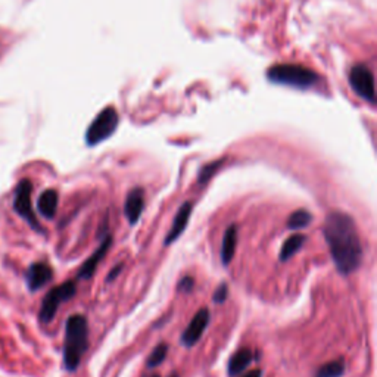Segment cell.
I'll return each instance as SVG.
<instances>
[{"mask_svg": "<svg viewBox=\"0 0 377 377\" xmlns=\"http://www.w3.org/2000/svg\"><path fill=\"white\" fill-rule=\"evenodd\" d=\"M223 164V161H217V162H211L205 165L204 169L199 171V175H197V183L199 184H205L211 177L215 174V171L218 170V166Z\"/></svg>", "mask_w": 377, "mask_h": 377, "instance_id": "20", "label": "cell"}, {"mask_svg": "<svg viewBox=\"0 0 377 377\" xmlns=\"http://www.w3.org/2000/svg\"><path fill=\"white\" fill-rule=\"evenodd\" d=\"M209 319L211 317H209L208 308L199 310L195 314V317L192 319L191 323H188V326L186 327V330L182 334V343L186 348H192L199 341H201L202 334L205 333L208 324H209Z\"/></svg>", "mask_w": 377, "mask_h": 377, "instance_id": "8", "label": "cell"}, {"mask_svg": "<svg viewBox=\"0 0 377 377\" xmlns=\"http://www.w3.org/2000/svg\"><path fill=\"white\" fill-rule=\"evenodd\" d=\"M323 233L339 273L343 276L354 273L361 266L363 246L352 217L339 211L330 213L324 222Z\"/></svg>", "mask_w": 377, "mask_h": 377, "instance_id": "1", "label": "cell"}, {"mask_svg": "<svg viewBox=\"0 0 377 377\" xmlns=\"http://www.w3.org/2000/svg\"><path fill=\"white\" fill-rule=\"evenodd\" d=\"M227 295H228V288L226 283H223V285H219L217 288V290L214 292V295H213V301L215 303H223L226 299H227Z\"/></svg>", "mask_w": 377, "mask_h": 377, "instance_id": "21", "label": "cell"}, {"mask_svg": "<svg viewBox=\"0 0 377 377\" xmlns=\"http://www.w3.org/2000/svg\"><path fill=\"white\" fill-rule=\"evenodd\" d=\"M146 377H161L160 374H149V376H146Z\"/></svg>", "mask_w": 377, "mask_h": 377, "instance_id": "25", "label": "cell"}, {"mask_svg": "<svg viewBox=\"0 0 377 377\" xmlns=\"http://www.w3.org/2000/svg\"><path fill=\"white\" fill-rule=\"evenodd\" d=\"M254 361V352L248 349V348H242L239 349L236 354L232 355V358L228 361L227 365V371L230 377H235L237 374H240L242 371H245L250 363Z\"/></svg>", "mask_w": 377, "mask_h": 377, "instance_id": "13", "label": "cell"}, {"mask_svg": "<svg viewBox=\"0 0 377 377\" xmlns=\"http://www.w3.org/2000/svg\"><path fill=\"white\" fill-rule=\"evenodd\" d=\"M237 226L232 224L228 226L226 233L223 236V244H222V263L224 267H227L235 257L236 246H237Z\"/></svg>", "mask_w": 377, "mask_h": 377, "instance_id": "14", "label": "cell"}, {"mask_svg": "<svg viewBox=\"0 0 377 377\" xmlns=\"http://www.w3.org/2000/svg\"><path fill=\"white\" fill-rule=\"evenodd\" d=\"M89 348V326L81 314L68 317L65 324L64 365L68 371H76Z\"/></svg>", "mask_w": 377, "mask_h": 377, "instance_id": "2", "label": "cell"}, {"mask_svg": "<svg viewBox=\"0 0 377 377\" xmlns=\"http://www.w3.org/2000/svg\"><path fill=\"white\" fill-rule=\"evenodd\" d=\"M121 271H122V264H117V266H115L112 270H111V273L108 274V277H107V281L108 283H111V281H114L115 279H117L118 276H120V273H121Z\"/></svg>", "mask_w": 377, "mask_h": 377, "instance_id": "23", "label": "cell"}, {"mask_svg": "<svg viewBox=\"0 0 377 377\" xmlns=\"http://www.w3.org/2000/svg\"><path fill=\"white\" fill-rule=\"evenodd\" d=\"M312 219V215L305 211V209H298V211L292 213L289 219H288V228L290 230H301L303 227H307Z\"/></svg>", "mask_w": 377, "mask_h": 377, "instance_id": "18", "label": "cell"}, {"mask_svg": "<svg viewBox=\"0 0 377 377\" xmlns=\"http://www.w3.org/2000/svg\"><path fill=\"white\" fill-rule=\"evenodd\" d=\"M58 202H59L58 192L54 191V188H47V191H45L40 195L37 201V208L40 214L47 219H52L56 215Z\"/></svg>", "mask_w": 377, "mask_h": 377, "instance_id": "15", "label": "cell"}, {"mask_svg": "<svg viewBox=\"0 0 377 377\" xmlns=\"http://www.w3.org/2000/svg\"><path fill=\"white\" fill-rule=\"evenodd\" d=\"M349 83L360 98L374 103V77L367 67L355 65L349 72Z\"/></svg>", "mask_w": 377, "mask_h": 377, "instance_id": "7", "label": "cell"}, {"mask_svg": "<svg viewBox=\"0 0 377 377\" xmlns=\"http://www.w3.org/2000/svg\"><path fill=\"white\" fill-rule=\"evenodd\" d=\"M193 286H195V280H193V277L186 276V277H183V279L179 281V285H177V290L187 293V292H191V290L193 289Z\"/></svg>", "mask_w": 377, "mask_h": 377, "instance_id": "22", "label": "cell"}, {"mask_svg": "<svg viewBox=\"0 0 377 377\" xmlns=\"http://www.w3.org/2000/svg\"><path fill=\"white\" fill-rule=\"evenodd\" d=\"M31 192H33V184H31V182L27 179L21 180L15 191L14 209L17 211V214L23 217L25 222L36 230V232H41L43 227L40 226V223L36 218L33 204H31Z\"/></svg>", "mask_w": 377, "mask_h": 377, "instance_id": "6", "label": "cell"}, {"mask_svg": "<svg viewBox=\"0 0 377 377\" xmlns=\"http://www.w3.org/2000/svg\"><path fill=\"white\" fill-rule=\"evenodd\" d=\"M118 125V114L114 108L103 109L94 121L90 124V127L86 133V142L89 146H96L100 142L107 140L117 130Z\"/></svg>", "mask_w": 377, "mask_h": 377, "instance_id": "5", "label": "cell"}, {"mask_svg": "<svg viewBox=\"0 0 377 377\" xmlns=\"http://www.w3.org/2000/svg\"><path fill=\"white\" fill-rule=\"evenodd\" d=\"M170 377H179V374H177V373H173Z\"/></svg>", "mask_w": 377, "mask_h": 377, "instance_id": "26", "label": "cell"}, {"mask_svg": "<svg viewBox=\"0 0 377 377\" xmlns=\"http://www.w3.org/2000/svg\"><path fill=\"white\" fill-rule=\"evenodd\" d=\"M267 77L276 83V85H285L290 87L298 89H307L317 85L319 76L316 72L303 68L301 65H276L270 68L267 72Z\"/></svg>", "mask_w": 377, "mask_h": 377, "instance_id": "3", "label": "cell"}, {"mask_svg": "<svg viewBox=\"0 0 377 377\" xmlns=\"http://www.w3.org/2000/svg\"><path fill=\"white\" fill-rule=\"evenodd\" d=\"M192 211H193V204L192 202H184L180 206L179 213H177L175 217H174V222H173V226L170 228L169 235L165 236V240H164L165 246L171 245L173 242H175V240L183 235V232L186 230V226L188 223V218H191V215H192Z\"/></svg>", "mask_w": 377, "mask_h": 377, "instance_id": "10", "label": "cell"}, {"mask_svg": "<svg viewBox=\"0 0 377 377\" xmlns=\"http://www.w3.org/2000/svg\"><path fill=\"white\" fill-rule=\"evenodd\" d=\"M166 354H169V345L160 343L158 347H156L152 351V354L149 355V358H148V363H146V365H148L149 369L158 367V365H161L164 363V360L166 358Z\"/></svg>", "mask_w": 377, "mask_h": 377, "instance_id": "19", "label": "cell"}, {"mask_svg": "<svg viewBox=\"0 0 377 377\" xmlns=\"http://www.w3.org/2000/svg\"><path fill=\"white\" fill-rule=\"evenodd\" d=\"M144 209V192L142 188H133L130 193L127 195V199H125L124 204V214L127 222L134 226L139 222V218Z\"/></svg>", "mask_w": 377, "mask_h": 377, "instance_id": "12", "label": "cell"}, {"mask_svg": "<svg viewBox=\"0 0 377 377\" xmlns=\"http://www.w3.org/2000/svg\"><path fill=\"white\" fill-rule=\"evenodd\" d=\"M54 277V270L46 263H34L31 264L27 271V286L30 290H39Z\"/></svg>", "mask_w": 377, "mask_h": 377, "instance_id": "9", "label": "cell"}, {"mask_svg": "<svg viewBox=\"0 0 377 377\" xmlns=\"http://www.w3.org/2000/svg\"><path fill=\"white\" fill-rule=\"evenodd\" d=\"M111 245H112V236H107L103 239V242L100 244V246L96 250H94L93 255L86 261L85 264L81 266V268L78 270V273H77V277L83 279V280L91 279L93 274H94V271H96V268L99 266V263L105 258V255H107Z\"/></svg>", "mask_w": 377, "mask_h": 377, "instance_id": "11", "label": "cell"}, {"mask_svg": "<svg viewBox=\"0 0 377 377\" xmlns=\"http://www.w3.org/2000/svg\"><path fill=\"white\" fill-rule=\"evenodd\" d=\"M76 293H77V286H76V281H72V280L62 283V285L47 292V295L45 297L43 302H41V308H40V314H39L40 321L45 324H49L52 320L55 319L61 303H64V302L74 298Z\"/></svg>", "mask_w": 377, "mask_h": 377, "instance_id": "4", "label": "cell"}, {"mask_svg": "<svg viewBox=\"0 0 377 377\" xmlns=\"http://www.w3.org/2000/svg\"><path fill=\"white\" fill-rule=\"evenodd\" d=\"M343 373H345V361L339 358L321 365L316 373V377H342Z\"/></svg>", "mask_w": 377, "mask_h": 377, "instance_id": "17", "label": "cell"}, {"mask_svg": "<svg viewBox=\"0 0 377 377\" xmlns=\"http://www.w3.org/2000/svg\"><path fill=\"white\" fill-rule=\"evenodd\" d=\"M244 377H263V371H261V370H252V371H249L248 374H245Z\"/></svg>", "mask_w": 377, "mask_h": 377, "instance_id": "24", "label": "cell"}, {"mask_svg": "<svg viewBox=\"0 0 377 377\" xmlns=\"http://www.w3.org/2000/svg\"><path fill=\"white\" fill-rule=\"evenodd\" d=\"M305 240L307 237L301 233H295L286 239V242L283 244L280 250V261H289L293 255L298 254L299 249L305 244Z\"/></svg>", "mask_w": 377, "mask_h": 377, "instance_id": "16", "label": "cell"}]
</instances>
